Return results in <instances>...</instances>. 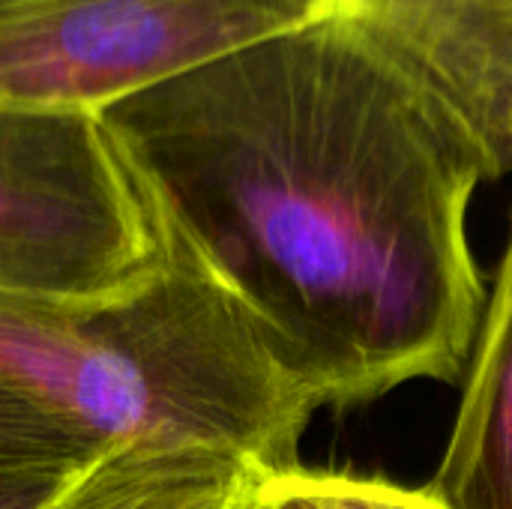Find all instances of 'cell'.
<instances>
[{"instance_id": "6da1fadb", "label": "cell", "mask_w": 512, "mask_h": 509, "mask_svg": "<svg viewBox=\"0 0 512 509\" xmlns=\"http://www.w3.org/2000/svg\"><path fill=\"white\" fill-rule=\"evenodd\" d=\"M99 120L318 408L465 378L486 309L468 210L498 174L357 21L321 12Z\"/></svg>"}, {"instance_id": "7a4b0ae2", "label": "cell", "mask_w": 512, "mask_h": 509, "mask_svg": "<svg viewBox=\"0 0 512 509\" xmlns=\"http://www.w3.org/2000/svg\"><path fill=\"white\" fill-rule=\"evenodd\" d=\"M0 384L102 447H210L300 468L315 399L243 303L174 237L147 285L102 303L0 297Z\"/></svg>"}, {"instance_id": "3957f363", "label": "cell", "mask_w": 512, "mask_h": 509, "mask_svg": "<svg viewBox=\"0 0 512 509\" xmlns=\"http://www.w3.org/2000/svg\"><path fill=\"white\" fill-rule=\"evenodd\" d=\"M171 258L174 234L99 114L0 102V297L102 303Z\"/></svg>"}, {"instance_id": "277c9868", "label": "cell", "mask_w": 512, "mask_h": 509, "mask_svg": "<svg viewBox=\"0 0 512 509\" xmlns=\"http://www.w3.org/2000/svg\"><path fill=\"white\" fill-rule=\"evenodd\" d=\"M321 12V0H0V102L99 114Z\"/></svg>"}, {"instance_id": "5b68a950", "label": "cell", "mask_w": 512, "mask_h": 509, "mask_svg": "<svg viewBox=\"0 0 512 509\" xmlns=\"http://www.w3.org/2000/svg\"><path fill=\"white\" fill-rule=\"evenodd\" d=\"M411 66L512 171V0H321Z\"/></svg>"}, {"instance_id": "8992f818", "label": "cell", "mask_w": 512, "mask_h": 509, "mask_svg": "<svg viewBox=\"0 0 512 509\" xmlns=\"http://www.w3.org/2000/svg\"><path fill=\"white\" fill-rule=\"evenodd\" d=\"M426 489L447 509H512V234L465 369L450 444Z\"/></svg>"}, {"instance_id": "52a82bcc", "label": "cell", "mask_w": 512, "mask_h": 509, "mask_svg": "<svg viewBox=\"0 0 512 509\" xmlns=\"http://www.w3.org/2000/svg\"><path fill=\"white\" fill-rule=\"evenodd\" d=\"M270 477L210 447H111L39 509H270Z\"/></svg>"}, {"instance_id": "ba28073f", "label": "cell", "mask_w": 512, "mask_h": 509, "mask_svg": "<svg viewBox=\"0 0 512 509\" xmlns=\"http://www.w3.org/2000/svg\"><path fill=\"white\" fill-rule=\"evenodd\" d=\"M270 509H447L429 489H405L378 477L291 468L267 480Z\"/></svg>"}, {"instance_id": "9c48e42d", "label": "cell", "mask_w": 512, "mask_h": 509, "mask_svg": "<svg viewBox=\"0 0 512 509\" xmlns=\"http://www.w3.org/2000/svg\"><path fill=\"white\" fill-rule=\"evenodd\" d=\"M108 447L0 384V468L12 465H87Z\"/></svg>"}, {"instance_id": "30bf717a", "label": "cell", "mask_w": 512, "mask_h": 509, "mask_svg": "<svg viewBox=\"0 0 512 509\" xmlns=\"http://www.w3.org/2000/svg\"><path fill=\"white\" fill-rule=\"evenodd\" d=\"M81 468L84 465H57V462L0 468V509H39Z\"/></svg>"}]
</instances>
